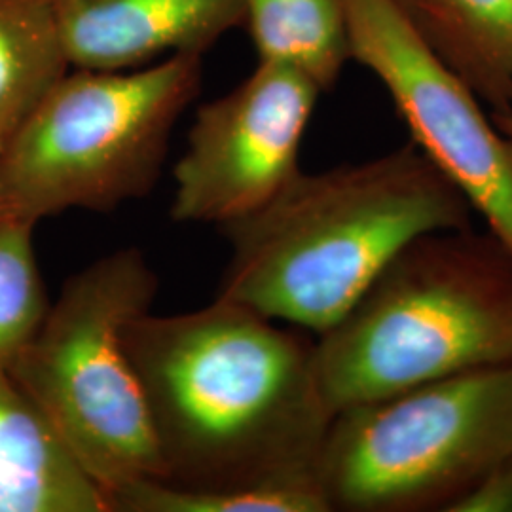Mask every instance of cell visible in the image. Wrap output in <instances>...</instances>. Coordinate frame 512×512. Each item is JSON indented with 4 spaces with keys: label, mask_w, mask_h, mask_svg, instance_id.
I'll return each instance as SVG.
<instances>
[{
    "label": "cell",
    "mask_w": 512,
    "mask_h": 512,
    "mask_svg": "<svg viewBox=\"0 0 512 512\" xmlns=\"http://www.w3.org/2000/svg\"><path fill=\"white\" fill-rule=\"evenodd\" d=\"M124 344L164 482L217 494L319 484L332 412L313 342L217 296L200 310L135 317Z\"/></svg>",
    "instance_id": "1"
},
{
    "label": "cell",
    "mask_w": 512,
    "mask_h": 512,
    "mask_svg": "<svg viewBox=\"0 0 512 512\" xmlns=\"http://www.w3.org/2000/svg\"><path fill=\"white\" fill-rule=\"evenodd\" d=\"M473 213L414 143L300 173L272 202L220 226L232 256L217 296L319 336L410 241L471 228Z\"/></svg>",
    "instance_id": "2"
},
{
    "label": "cell",
    "mask_w": 512,
    "mask_h": 512,
    "mask_svg": "<svg viewBox=\"0 0 512 512\" xmlns=\"http://www.w3.org/2000/svg\"><path fill=\"white\" fill-rule=\"evenodd\" d=\"M512 361V256L486 232L410 241L313 342L332 416L456 372Z\"/></svg>",
    "instance_id": "3"
},
{
    "label": "cell",
    "mask_w": 512,
    "mask_h": 512,
    "mask_svg": "<svg viewBox=\"0 0 512 512\" xmlns=\"http://www.w3.org/2000/svg\"><path fill=\"white\" fill-rule=\"evenodd\" d=\"M202 80L198 54L133 71L65 74L0 147L6 215L37 224L69 209L109 213L148 196Z\"/></svg>",
    "instance_id": "4"
},
{
    "label": "cell",
    "mask_w": 512,
    "mask_h": 512,
    "mask_svg": "<svg viewBox=\"0 0 512 512\" xmlns=\"http://www.w3.org/2000/svg\"><path fill=\"white\" fill-rule=\"evenodd\" d=\"M158 275L139 249H120L69 277L35 336L8 368L80 467L110 492L164 469L124 329L148 313Z\"/></svg>",
    "instance_id": "5"
},
{
    "label": "cell",
    "mask_w": 512,
    "mask_h": 512,
    "mask_svg": "<svg viewBox=\"0 0 512 512\" xmlns=\"http://www.w3.org/2000/svg\"><path fill=\"white\" fill-rule=\"evenodd\" d=\"M512 452V361L332 416L317 475L330 512H446Z\"/></svg>",
    "instance_id": "6"
},
{
    "label": "cell",
    "mask_w": 512,
    "mask_h": 512,
    "mask_svg": "<svg viewBox=\"0 0 512 512\" xmlns=\"http://www.w3.org/2000/svg\"><path fill=\"white\" fill-rule=\"evenodd\" d=\"M349 55L389 93L412 143L512 256V139L391 0H346Z\"/></svg>",
    "instance_id": "7"
},
{
    "label": "cell",
    "mask_w": 512,
    "mask_h": 512,
    "mask_svg": "<svg viewBox=\"0 0 512 512\" xmlns=\"http://www.w3.org/2000/svg\"><path fill=\"white\" fill-rule=\"evenodd\" d=\"M321 88L291 65L258 61L232 92L202 105L173 169L171 217L224 226L272 202L300 171Z\"/></svg>",
    "instance_id": "8"
},
{
    "label": "cell",
    "mask_w": 512,
    "mask_h": 512,
    "mask_svg": "<svg viewBox=\"0 0 512 512\" xmlns=\"http://www.w3.org/2000/svg\"><path fill=\"white\" fill-rule=\"evenodd\" d=\"M74 69L133 71L164 55H205L245 25V0H54Z\"/></svg>",
    "instance_id": "9"
},
{
    "label": "cell",
    "mask_w": 512,
    "mask_h": 512,
    "mask_svg": "<svg viewBox=\"0 0 512 512\" xmlns=\"http://www.w3.org/2000/svg\"><path fill=\"white\" fill-rule=\"evenodd\" d=\"M0 512H109L52 423L0 370Z\"/></svg>",
    "instance_id": "10"
},
{
    "label": "cell",
    "mask_w": 512,
    "mask_h": 512,
    "mask_svg": "<svg viewBox=\"0 0 512 512\" xmlns=\"http://www.w3.org/2000/svg\"><path fill=\"white\" fill-rule=\"evenodd\" d=\"M421 42L494 112L512 105V0H414Z\"/></svg>",
    "instance_id": "11"
},
{
    "label": "cell",
    "mask_w": 512,
    "mask_h": 512,
    "mask_svg": "<svg viewBox=\"0 0 512 512\" xmlns=\"http://www.w3.org/2000/svg\"><path fill=\"white\" fill-rule=\"evenodd\" d=\"M258 61L283 63L329 92L349 55L346 0H245Z\"/></svg>",
    "instance_id": "12"
},
{
    "label": "cell",
    "mask_w": 512,
    "mask_h": 512,
    "mask_svg": "<svg viewBox=\"0 0 512 512\" xmlns=\"http://www.w3.org/2000/svg\"><path fill=\"white\" fill-rule=\"evenodd\" d=\"M69 67L54 0H0V145Z\"/></svg>",
    "instance_id": "13"
},
{
    "label": "cell",
    "mask_w": 512,
    "mask_h": 512,
    "mask_svg": "<svg viewBox=\"0 0 512 512\" xmlns=\"http://www.w3.org/2000/svg\"><path fill=\"white\" fill-rule=\"evenodd\" d=\"M35 226L0 217V370L18 359L50 308L33 245Z\"/></svg>",
    "instance_id": "14"
},
{
    "label": "cell",
    "mask_w": 512,
    "mask_h": 512,
    "mask_svg": "<svg viewBox=\"0 0 512 512\" xmlns=\"http://www.w3.org/2000/svg\"><path fill=\"white\" fill-rule=\"evenodd\" d=\"M109 512H330L317 482L256 492H198L164 480H141L107 495Z\"/></svg>",
    "instance_id": "15"
},
{
    "label": "cell",
    "mask_w": 512,
    "mask_h": 512,
    "mask_svg": "<svg viewBox=\"0 0 512 512\" xmlns=\"http://www.w3.org/2000/svg\"><path fill=\"white\" fill-rule=\"evenodd\" d=\"M446 512H512V452L494 463Z\"/></svg>",
    "instance_id": "16"
},
{
    "label": "cell",
    "mask_w": 512,
    "mask_h": 512,
    "mask_svg": "<svg viewBox=\"0 0 512 512\" xmlns=\"http://www.w3.org/2000/svg\"><path fill=\"white\" fill-rule=\"evenodd\" d=\"M492 120H494L497 128L501 129L507 137L512 139V105L511 109L505 110V112H494Z\"/></svg>",
    "instance_id": "17"
},
{
    "label": "cell",
    "mask_w": 512,
    "mask_h": 512,
    "mask_svg": "<svg viewBox=\"0 0 512 512\" xmlns=\"http://www.w3.org/2000/svg\"><path fill=\"white\" fill-rule=\"evenodd\" d=\"M391 2H393L397 8H401L404 14H406V12L410 10V6H412V2H414V0H391Z\"/></svg>",
    "instance_id": "18"
},
{
    "label": "cell",
    "mask_w": 512,
    "mask_h": 512,
    "mask_svg": "<svg viewBox=\"0 0 512 512\" xmlns=\"http://www.w3.org/2000/svg\"><path fill=\"white\" fill-rule=\"evenodd\" d=\"M2 147V145H0ZM0 217H8L6 215V205H4V196H2V186H0Z\"/></svg>",
    "instance_id": "19"
}]
</instances>
